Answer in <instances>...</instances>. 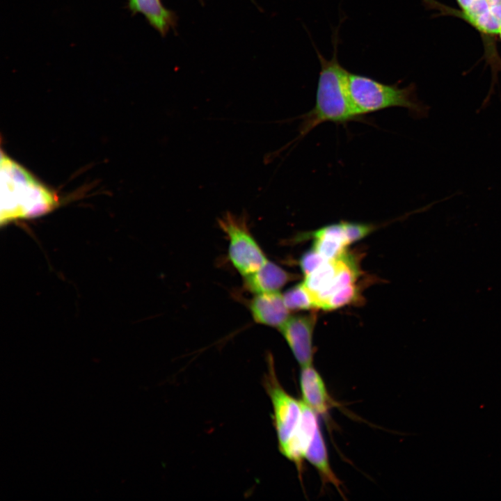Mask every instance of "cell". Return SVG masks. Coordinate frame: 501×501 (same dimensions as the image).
Returning <instances> with one entry per match:
<instances>
[{
	"mask_svg": "<svg viewBox=\"0 0 501 501\" xmlns=\"http://www.w3.org/2000/svg\"><path fill=\"white\" fill-rule=\"evenodd\" d=\"M294 276L269 260L253 273L244 277V285L256 294L278 292Z\"/></svg>",
	"mask_w": 501,
	"mask_h": 501,
	"instance_id": "cell-10",
	"label": "cell"
},
{
	"mask_svg": "<svg viewBox=\"0 0 501 501\" xmlns=\"http://www.w3.org/2000/svg\"><path fill=\"white\" fill-rule=\"evenodd\" d=\"M264 385L273 406V425L281 452L299 427L302 416L303 402L287 393L280 385L272 359L269 361Z\"/></svg>",
	"mask_w": 501,
	"mask_h": 501,
	"instance_id": "cell-5",
	"label": "cell"
},
{
	"mask_svg": "<svg viewBox=\"0 0 501 501\" xmlns=\"http://www.w3.org/2000/svg\"><path fill=\"white\" fill-rule=\"evenodd\" d=\"M315 314L289 317L279 328L301 367L312 365Z\"/></svg>",
	"mask_w": 501,
	"mask_h": 501,
	"instance_id": "cell-6",
	"label": "cell"
},
{
	"mask_svg": "<svg viewBox=\"0 0 501 501\" xmlns=\"http://www.w3.org/2000/svg\"><path fill=\"white\" fill-rule=\"evenodd\" d=\"M346 239L348 244L367 236L377 228L373 223L344 221Z\"/></svg>",
	"mask_w": 501,
	"mask_h": 501,
	"instance_id": "cell-17",
	"label": "cell"
},
{
	"mask_svg": "<svg viewBox=\"0 0 501 501\" xmlns=\"http://www.w3.org/2000/svg\"><path fill=\"white\" fill-rule=\"evenodd\" d=\"M358 296L359 289L356 283L349 285L328 297L323 304L321 309L333 310L342 308L356 301Z\"/></svg>",
	"mask_w": 501,
	"mask_h": 501,
	"instance_id": "cell-16",
	"label": "cell"
},
{
	"mask_svg": "<svg viewBox=\"0 0 501 501\" xmlns=\"http://www.w3.org/2000/svg\"><path fill=\"white\" fill-rule=\"evenodd\" d=\"M218 224L229 241V260L243 277L253 273L268 260L250 232L245 214L226 212L218 219Z\"/></svg>",
	"mask_w": 501,
	"mask_h": 501,
	"instance_id": "cell-4",
	"label": "cell"
},
{
	"mask_svg": "<svg viewBox=\"0 0 501 501\" xmlns=\"http://www.w3.org/2000/svg\"><path fill=\"white\" fill-rule=\"evenodd\" d=\"M319 427L318 415L303 402L302 416L299 427L281 452L284 456L295 464L301 479L306 450Z\"/></svg>",
	"mask_w": 501,
	"mask_h": 501,
	"instance_id": "cell-8",
	"label": "cell"
},
{
	"mask_svg": "<svg viewBox=\"0 0 501 501\" xmlns=\"http://www.w3.org/2000/svg\"><path fill=\"white\" fill-rule=\"evenodd\" d=\"M326 260L314 248L306 251L299 261L301 271L305 277L310 274Z\"/></svg>",
	"mask_w": 501,
	"mask_h": 501,
	"instance_id": "cell-18",
	"label": "cell"
},
{
	"mask_svg": "<svg viewBox=\"0 0 501 501\" xmlns=\"http://www.w3.org/2000/svg\"><path fill=\"white\" fill-rule=\"evenodd\" d=\"M299 381L302 401L318 415L327 416L335 402L313 365L301 367Z\"/></svg>",
	"mask_w": 501,
	"mask_h": 501,
	"instance_id": "cell-7",
	"label": "cell"
},
{
	"mask_svg": "<svg viewBox=\"0 0 501 501\" xmlns=\"http://www.w3.org/2000/svg\"><path fill=\"white\" fill-rule=\"evenodd\" d=\"M57 205L54 193L1 152V223L36 217Z\"/></svg>",
	"mask_w": 501,
	"mask_h": 501,
	"instance_id": "cell-2",
	"label": "cell"
},
{
	"mask_svg": "<svg viewBox=\"0 0 501 501\" xmlns=\"http://www.w3.org/2000/svg\"><path fill=\"white\" fill-rule=\"evenodd\" d=\"M342 256L326 260L305 277L303 283L312 296V300L315 296L326 291L333 283L341 266Z\"/></svg>",
	"mask_w": 501,
	"mask_h": 501,
	"instance_id": "cell-14",
	"label": "cell"
},
{
	"mask_svg": "<svg viewBox=\"0 0 501 501\" xmlns=\"http://www.w3.org/2000/svg\"><path fill=\"white\" fill-rule=\"evenodd\" d=\"M456 3L459 6V7L461 9V11H463L468 8L475 0H456Z\"/></svg>",
	"mask_w": 501,
	"mask_h": 501,
	"instance_id": "cell-19",
	"label": "cell"
},
{
	"mask_svg": "<svg viewBox=\"0 0 501 501\" xmlns=\"http://www.w3.org/2000/svg\"><path fill=\"white\" fill-rule=\"evenodd\" d=\"M313 247L326 260L336 259L344 255L348 243L344 221L326 225L311 234Z\"/></svg>",
	"mask_w": 501,
	"mask_h": 501,
	"instance_id": "cell-11",
	"label": "cell"
},
{
	"mask_svg": "<svg viewBox=\"0 0 501 501\" xmlns=\"http://www.w3.org/2000/svg\"><path fill=\"white\" fill-rule=\"evenodd\" d=\"M283 296L285 303L289 311L309 310L315 308L312 296L303 283L291 287Z\"/></svg>",
	"mask_w": 501,
	"mask_h": 501,
	"instance_id": "cell-15",
	"label": "cell"
},
{
	"mask_svg": "<svg viewBox=\"0 0 501 501\" xmlns=\"http://www.w3.org/2000/svg\"><path fill=\"white\" fill-rule=\"evenodd\" d=\"M338 29L333 35V52L331 59H326L316 48L320 63V72L314 107L301 117L302 120L299 134L302 138L320 124L331 122L343 125L352 121H363L356 112L347 89V79L349 71L337 59Z\"/></svg>",
	"mask_w": 501,
	"mask_h": 501,
	"instance_id": "cell-1",
	"label": "cell"
},
{
	"mask_svg": "<svg viewBox=\"0 0 501 501\" xmlns=\"http://www.w3.org/2000/svg\"><path fill=\"white\" fill-rule=\"evenodd\" d=\"M347 84L351 102L362 117L393 107L406 109L416 119L427 118L429 114L430 107L418 98L413 84L399 88L397 83L386 84L350 72Z\"/></svg>",
	"mask_w": 501,
	"mask_h": 501,
	"instance_id": "cell-3",
	"label": "cell"
},
{
	"mask_svg": "<svg viewBox=\"0 0 501 501\" xmlns=\"http://www.w3.org/2000/svg\"><path fill=\"white\" fill-rule=\"evenodd\" d=\"M306 459L317 470L324 486L331 484L344 496L341 482L331 468L326 445L320 427L317 429L305 454Z\"/></svg>",
	"mask_w": 501,
	"mask_h": 501,
	"instance_id": "cell-12",
	"label": "cell"
},
{
	"mask_svg": "<svg viewBox=\"0 0 501 501\" xmlns=\"http://www.w3.org/2000/svg\"><path fill=\"white\" fill-rule=\"evenodd\" d=\"M129 9L142 14L157 31L164 35L173 23V13L161 0H128Z\"/></svg>",
	"mask_w": 501,
	"mask_h": 501,
	"instance_id": "cell-13",
	"label": "cell"
},
{
	"mask_svg": "<svg viewBox=\"0 0 501 501\" xmlns=\"http://www.w3.org/2000/svg\"><path fill=\"white\" fill-rule=\"evenodd\" d=\"M248 308L255 323L278 329L290 317V311L279 292L254 294Z\"/></svg>",
	"mask_w": 501,
	"mask_h": 501,
	"instance_id": "cell-9",
	"label": "cell"
},
{
	"mask_svg": "<svg viewBox=\"0 0 501 501\" xmlns=\"http://www.w3.org/2000/svg\"><path fill=\"white\" fill-rule=\"evenodd\" d=\"M498 35H499V36H500V39H501V30H500V33H499Z\"/></svg>",
	"mask_w": 501,
	"mask_h": 501,
	"instance_id": "cell-20",
	"label": "cell"
}]
</instances>
